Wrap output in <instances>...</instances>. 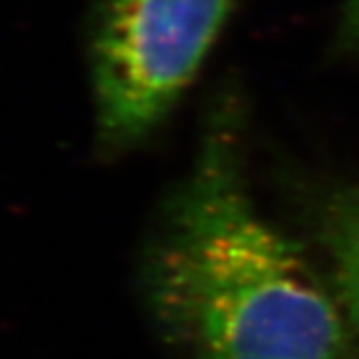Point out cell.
<instances>
[{"label":"cell","instance_id":"cell-4","mask_svg":"<svg viewBox=\"0 0 359 359\" xmlns=\"http://www.w3.org/2000/svg\"><path fill=\"white\" fill-rule=\"evenodd\" d=\"M336 48L344 55H359V0H344L336 27Z\"/></svg>","mask_w":359,"mask_h":359},{"label":"cell","instance_id":"cell-1","mask_svg":"<svg viewBox=\"0 0 359 359\" xmlns=\"http://www.w3.org/2000/svg\"><path fill=\"white\" fill-rule=\"evenodd\" d=\"M145 286L167 340L191 359H351L331 284L251 195L234 100L210 115L167 203Z\"/></svg>","mask_w":359,"mask_h":359},{"label":"cell","instance_id":"cell-2","mask_svg":"<svg viewBox=\"0 0 359 359\" xmlns=\"http://www.w3.org/2000/svg\"><path fill=\"white\" fill-rule=\"evenodd\" d=\"M241 0H93L89 65L100 145L145 141L193 85Z\"/></svg>","mask_w":359,"mask_h":359},{"label":"cell","instance_id":"cell-3","mask_svg":"<svg viewBox=\"0 0 359 359\" xmlns=\"http://www.w3.org/2000/svg\"><path fill=\"white\" fill-rule=\"evenodd\" d=\"M320 241L329 260V284L359 346V184L338 191L327 201Z\"/></svg>","mask_w":359,"mask_h":359}]
</instances>
